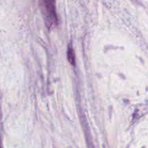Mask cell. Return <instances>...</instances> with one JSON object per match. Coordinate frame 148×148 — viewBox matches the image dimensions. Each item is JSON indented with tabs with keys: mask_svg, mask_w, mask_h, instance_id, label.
Here are the masks:
<instances>
[{
	"mask_svg": "<svg viewBox=\"0 0 148 148\" xmlns=\"http://www.w3.org/2000/svg\"><path fill=\"white\" fill-rule=\"evenodd\" d=\"M49 1H51V0H49Z\"/></svg>",
	"mask_w": 148,
	"mask_h": 148,
	"instance_id": "cell-1",
	"label": "cell"
}]
</instances>
